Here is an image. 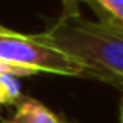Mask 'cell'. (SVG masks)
Listing matches in <instances>:
<instances>
[{"label": "cell", "instance_id": "3", "mask_svg": "<svg viewBox=\"0 0 123 123\" xmlns=\"http://www.w3.org/2000/svg\"><path fill=\"white\" fill-rule=\"evenodd\" d=\"M15 105L14 115L2 118L0 123H71L62 115L51 111L46 105L31 96H22Z\"/></svg>", "mask_w": 123, "mask_h": 123}, {"label": "cell", "instance_id": "5", "mask_svg": "<svg viewBox=\"0 0 123 123\" xmlns=\"http://www.w3.org/2000/svg\"><path fill=\"white\" fill-rule=\"evenodd\" d=\"M22 98L20 81L12 74H0V106L15 105Z\"/></svg>", "mask_w": 123, "mask_h": 123}, {"label": "cell", "instance_id": "4", "mask_svg": "<svg viewBox=\"0 0 123 123\" xmlns=\"http://www.w3.org/2000/svg\"><path fill=\"white\" fill-rule=\"evenodd\" d=\"M81 2H86L94 10L99 19L98 22L123 31V0H81Z\"/></svg>", "mask_w": 123, "mask_h": 123}, {"label": "cell", "instance_id": "8", "mask_svg": "<svg viewBox=\"0 0 123 123\" xmlns=\"http://www.w3.org/2000/svg\"><path fill=\"white\" fill-rule=\"evenodd\" d=\"M12 31L10 29H7V27H4L2 24H0V36H4V34H10Z\"/></svg>", "mask_w": 123, "mask_h": 123}, {"label": "cell", "instance_id": "6", "mask_svg": "<svg viewBox=\"0 0 123 123\" xmlns=\"http://www.w3.org/2000/svg\"><path fill=\"white\" fill-rule=\"evenodd\" d=\"M79 2L81 0H62V15H79Z\"/></svg>", "mask_w": 123, "mask_h": 123}, {"label": "cell", "instance_id": "7", "mask_svg": "<svg viewBox=\"0 0 123 123\" xmlns=\"http://www.w3.org/2000/svg\"><path fill=\"white\" fill-rule=\"evenodd\" d=\"M120 123H123V94L120 99Z\"/></svg>", "mask_w": 123, "mask_h": 123}, {"label": "cell", "instance_id": "1", "mask_svg": "<svg viewBox=\"0 0 123 123\" xmlns=\"http://www.w3.org/2000/svg\"><path fill=\"white\" fill-rule=\"evenodd\" d=\"M34 37L61 49L86 68V79L123 89V31L79 15L59 17L46 32Z\"/></svg>", "mask_w": 123, "mask_h": 123}, {"label": "cell", "instance_id": "2", "mask_svg": "<svg viewBox=\"0 0 123 123\" xmlns=\"http://www.w3.org/2000/svg\"><path fill=\"white\" fill-rule=\"evenodd\" d=\"M0 57L39 73H51L71 78H86V68L69 54L37 41L34 36H25L12 31L0 36Z\"/></svg>", "mask_w": 123, "mask_h": 123}]
</instances>
